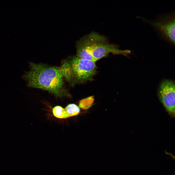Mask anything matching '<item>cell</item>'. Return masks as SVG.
<instances>
[{"label": "cell", "mask_w": 175, "mask_h": 175, "mask_svg": "<svg viewBox=\"0 0 175 175\" xmlns=\"http://www.w3.org/2000/svg\"><path fill=\"white\" fill-rule=\"evenodd\" d=\"M30 70L23 78L29 87L46 90L60 97L68 96L64 85L60 68L29 62Z\"/></svg>", "instance_id": "6da1fadb"}, {"label": "cell", "mask_w": 175, "mask_h": 175, "mask_svg": "<svg viewBox=\"0 0 175 175\" xmlns=\"http://www.w3.org/2000/svg\"><path fill=\"white\" fill-rule=\"evenodd\" d=\"M68 118L78 115L80 112L79 107L74 104L68 105L65 109Z\"/></svg>", "instance_id": "8992f818"}, {"label": "cell", "mask_w": 175, "mask_h": 175, "mask_svg": "<svg viewBox=\"0 0 175 175\" xmlns=\"http://www.w3.org/2000/svg\"><path fill=\"white\" fill-rule=\"evenodd\" d=\"M53 115L59 119H65L68 118L65 109L61 106H57L52 109Z\"/></svg>", "instance_id": "52a82bcc"}, {"label": "cell", "mask_w": 175, "mask_h": 175, "mask_svg": "<svg viewBox=\"0 0 175 175\" xmlns=\"http://www.w3.org/2000/svg\"><path fill=\"white\" fill-rule=\"evenodd\" d=\"M152 26L161 37L173 45L175 43V13L172 12L158 16L154 20H149L138 16Z\"/></svg>", "instance_id": "3957f363"}, {"label": "cell", "mask_w": 175, "mask_h": 175, "mask_svg": "<svg viewBox=\"0 0 175 175\" xmlns=\"http://www.w3.org/2000/svg\"><path fill=\"white\" fill-rule=\"evenodd\" d=\"M90 47L95 62L110 53L127 56L131 53L130 50L120 49L117 45L109 43L106 37L99 34L93 38L90 43Z\"/></svg>", "instance_id": "277c9868"}, {"label": "cell", "mask_w": 175, "mask_h": 175, "mask_svg": "<svg viewBox=\"0 0 175 175\" xmlns=\"http://www.w3.org/2000/svg\"><path fill=\"white\" fill-rule=\"evenodd\" d=\"M158 95L164 106L169 113L175 115V83L173 80H165L160 84Z\"/></svg>", "instance_id": "5b68a950"}, {"label": "cell", "mask_w": 175, "mask_h": 175, "mask_svg": "<svg viewBox=\"0 0 175 175\" xmlns=\"http://www.w3.org/2000/svg\"><path fill=\"white\" fill-rule=\"evenodd\" d=\"M60 68L63 78L73 85L92 80L97 69L95 62L76 56L65 61Z\"/></svg>", "instance_id": "7a4b0ae2"}]
</instances>
